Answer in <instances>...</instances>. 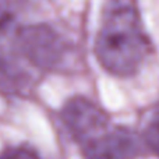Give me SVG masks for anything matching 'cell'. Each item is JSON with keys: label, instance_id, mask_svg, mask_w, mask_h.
Segmentation results:
<instances>
[{"label": "cell", "instance_id": "5b68a950", "mask_svg": "<svg viewBox=\"0 0 159 159\" xmlns=\"http://www.w3.org/2000/svg\"><path fill=\"white\" fill-rule=\"evenodd\" d=\"M143 144L159 158V102L149 109L145 116L143 130Z\"/></svg>", "mask_w": 159, "mask_h": 159}, {"label": "cell", "instance_id": "277c9868", "mask_svg": "<svg viewBox=\"0 0 159 159\" xmlns=\"http://www.w3.org/2000/svg\"><path fill=\"white\" fill-rule=\"evenodd\" d=\"M81 151L85 159H137L143 152V140L129 127L110 126Z\"/></svg>", "mask_w": 159, "mask_h": 159}, {"label": "cell", "instance_id": "7a4b0ae2", "mask_svg": "<svg viewBox=\"0 0 159 159\" xmlns=\"http://www.w3.org/2000/svg\"><path fill=\"white\" fill-rule=\"evenodd\" d=\"M151 46L137 2L106 0L93 45L103 70L115 77H131L148 59Z\"/></svg>", "mask_w": 159, "mask_h": 159}, {"label": "cell", "instance_id": "6da1fadb", "mask_svg": "<svg viewBox=\"0 0 159 159\" xmlns=\"http://www.w3.org/2000/svg\"><path fill=\"white\" fill-rule=\"evenodd\" d=\"M73 46L48 22H22L11 2L0 3V88L21 91L35 73L61 70Z\"/></svg>", "mask_w": 159, "mask_h": 159}, {"label": "cell", "instance_id": "8992f818", "mask_svg": "<svg viewBox=\"0 0 159 159\" xmlns=\"http://www.w3.org/2000/svg\"><path fill=\"white\" fill-rule=\"evenodd\" d=\"M0 159H41L38 152L27 145L10 147L0 154Z\"/></svg>", "mask_w": 159, "mask_h": 159}, {"label": "cell", "instance_id": "3957f363", "mask_svg": "<svg viewBox=\"0 0 159 159\" xmlns=\"http://www.w3.org/2000/svg\"><path fill=\"white\" fill-rule=\"evenodd\" d=\"M60 117L80 148L110 127L107 113L84 96L70 98L61 107Z\"/></svg>", "mask_w": 159, "mask_h": 159}]
</instances>
